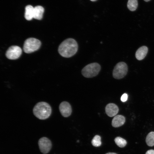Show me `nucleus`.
<instances>
[{
    "label": "nucleus",
    "instance_id": "423d86ee",
    "mask_svg": "<svg viewBox=\"0 0 154 154\" xmlns=\"http://www.w3.org/2000/svg\"><path fill=\"white\" fill-rule=\"evenodd\" d=\"M22 52V49L19 46H12L8 48L6 52L5 55L9 59L15 60L20 56Z\"/></svg>",
    "mask_w": 154,
    "mask_h": 154
},
{
    "label": "nucleus",
    "instance_id": "ddd939ff",
    "mask_svg": "<svg viewBox=\"0 0 154 154\" xmlns=\"http://www.w3.org/2000/svg\"><path fill=\"white\" fill-rule=\"evenodd\" d=\"M34 8V7L30 5L25 7L24 16L27 20L30 21L33 18Z\"/></svg>",
    "mask_w": 154,
    "mask_h": 154
},
{
    "label": "nucleus",
    "instance_id": "aec40b11",
    "mask_svg": "<svg viewBox=\"0 0 154 154\" xmlns=\"http://www.w3.org/2000/svg\"><path fill=\"white\" fill-rule=\"evenodd\" d=\"M106 154H117L114 153H106Z\"/></svg>",
    "mask_w": 154,
    "mask_h": 154
},
{
    "label": "nucleus",
    "instance_id": "6ab92c4d",
    "mask_svg": "<svg viewBox=\"0 0 154 154\" xmlns=\"http://www.w3.org/2000/svg\"><path fill=\"white\" fill-rule=\"evenodd\" d=\"M145 154H154V150L150 149L147 151Z\"/></svg>",
    "mask_w": 154,
    "mask_h": 154
},
{
    "label": "nucleus",
    "instance_id": "4468645a",
    "mask_svg": "<svg viewBox=\"0 0 154 154\" xmlns=\"http://www.w3.org/2000/svg\"><path fill=\"white\" fill-rule=\"evenodd\" d=\"M138 5L137 0H128L127 6L129 10L133 11L136 10Z\"/></svg>",
    "mask_w": 154,
    "mask_h": 154
},
{
    "label": "nucleus",
    "instance_id": "4be33fe9",
    "mask_svg": "<svg viewBox=\"0 0 154 154\" xmlns=\"http://www.w3.org/2000/svg\"><path fill=\"white\" fill-rule=\"evenodd\" d=\"M90 0L92 1H96V0Z\"/></svg>",
    "mask_w": 154,
    "mask_h": 154
},
{
    "label": "nucleus",
    "instance_id": "1a4fd4ad",
    "mask_svg": "<svg viewBox=\"0 0 154 154\" xmlns=\"http://www.w3.org/2000/svg\"><path fill=\"white\" fill-rule=\"evenodd\" d=\"M119 110L118 107L114 103L108 104L105 108L106 113L110 117H112L116 115L118 113Z\"/></svg>",
    "mask_w": 154,
    "mask_h": 154
},
{
    "label": "nucleus",
    "instance_id": "9d476101",
    "mask_svg": "<svg viewBox=\"0 0 154 154\" xmlns=\"http://www.w3.org/2000/svg\"><path fill=\"white\" fill-rule=\"evenodd\" d=\"M125 121V117L121 115H117L113 118L112 122V126L115 127H119L123 125Z\"/></svg>",
    "mask_w": 154,
    "mask_h": 154
},
{
    "label": "nucleus",
    "instance_id": "2eb2a0df",
    "mask_svg": "<svg viewBox=\"0 0 154 154\" xmlns=\"http://www.w3.org/2000/svg\"><path fill=\"white\" fill-rule=\"evenodd\" d=\"M146 142L149 146L154 145V132H151L148 134L146 137Z\"/></svg>",
    "mask_w": 154,
    "mask_h": 154
},
{
    "label": "nucleus",
    "instance_id": "f03ea898",
    "mask_svg": "<svg viewBox=\"0 0 154 154\" xmlns=\"http://www.w3.org/2000/svg\"><path fill=\"white\" fill-rule=\"evenodd\" d=\"M34 115L38 119L44 120L50 116L52 109L50 106L45 102H40L35 106L33 110Z\"/></svg>",
    "mask_w": 154,
    "mask_h": 154
},
{
    "label": "nucleus",
    "instance_id": "dca6fc26",
    "mask_svg": "<svg viewBox=\"0 0 154 154\" xmlns=\"http://www.w3.org/2000/svg\"><path fill=\"white\" fill-rule=\"evenodd\" d=\"M114 141L116 144L121 148L124 147L127 143L125 140L119 137H116L114 139Z\"/></svg>",
    "mask_w": 154,
    "mask_h": 154
},
{
    "label": "nucleus",
    "instance_id": "0eeeda50",
    "mask_svg": "<svg viewBox=\"0 0 154 154\" xmlns=\"http://www.w3.org/2000/svg\"><path fill=\"white\" fill-rule=\"evenodd\" d=\"M38 144L41 152L44 154L48 153L52 147L51 141L46 137L40 138L38 141Z\"/></svg>",
    "mask_w": 154,
    "mask_h": 154
},
{
    "label": "nucleus",
    "instance_id": "412c9836",
    "mask_svg": "<svg viewBox=\"0 0 154 154\" xmlns=\"http://www.w3.org/2000/svg\"><path fill=\"white\" fill-rule=\"evenodd\" d=\"M144 0L146 2H148L150 1L151 0Z\"/></svg>",
    "mask_w": 154,
    "mask_h": 154
},
{
    "label": "nucleus",
    "instance_id": "39448f33",
    "mask_svg": "<svg viewBox=\"0 0 154 154\" xmlns=\"http://www.w3.org/2000/svg\"><path fill=\"white\" fill-rule=\"evenodd\" d=\"M127 71V64L124 62H120L115 66L113 71V76L115 79H120L126 75Z\"/></svg>",
    "mask_w": 154,
    "mask_h": 154
},
{
    "label": "nucleus",
    "instance_id": "6e6552de",
    "mask_svg": "<svg viewBox=\"0 0 154 154\" xmlns=\"http://www.w3.org/2000/svg\"><path fill=\"white\" fill-rule=\"evenodd\" d=\"M59 109L61 115L64 117L70 116L72 112L71 106L67 102H62L60 104Z\"/></svg>",
    "mask_w": 154,
    "mask_h": 154
},
{
    "label": "nucleus",
    "instance_id": "9b49d317",
    "mask_svg": "<svg viewBox=\"0 0 154 154\" xmlns=\"http://www.w3.org/2000/svg\"><path fill=\"white\" fill-rule=\"evenodd\" d=\"M148 51L147 47L143 46L139 48L136 51L135 56L136 59L139 60H143L146 56Z\"/></svg>",
    "mask_w": 154,
    "mask_h": 154
},
{
    "label": "nucleus",
    "instance_id": "a211bd4d",
    "mask_svg": "<svg viewBox=\"0 0 154 154\" xmlns=\"http://www.w3.org/2000/svg\"><path fill=\"white\" fill-rule=\"evenodd\" d=\"M128 96L127 94L124 93L121 97V100L122 102L126 101L127 99Z\"/></svg>",
    "mask_w": 154,
    "mask_h": 154
},
{
    "label": "nucleus",
    "instance_id": "f8f14e48",
    "mask_svg": "<svg viewBox=\"0 0 154 154\" xmlns=\"http://www.w3.org/2000/svg\"><path fill=\"white\" fill-rule=\"evenodd\" d=\"M44 11V9L40 5L35 6L34 8L33 18L38 20H41Z\"/></svg>",
    "mask_w": 154,
    "mask_h": 154
},
{
    "label": "nucleus",
    "instance_id": "20e7f679",
    "mask_svg": "<svg viewBox=\"0 0 154 154\" xmlns=\"http://www.w3.org/2000/svg\"><path fill=\"white\" fill-rule=\"evenodd\" d=\"M41 44L40 41L37 39L33 38H28L25 41L24 44V51L27 53L33 52L38 50Z\"/></svg>",
    "mask_w": 154,
    "mask_h": 154
},
{
    "label": "nucleus",
    "instance_id": "f257e3e1",
    "mask_svg": "<svg viewBox=\"0 0 154 154\" xmlns=\"http://www.w3.org/2000/svg\"><path fill=\"white\" fill-rule=\"evenodd\" d=\"M78 45L76 41L74 39L67 38L59 45L58 51L60 54L65 58H70L74 55L77 52Z\"/></svg>",
    "mask_w": 154,
    "mask_h": 154
},
{
    "label": "nucleus",
    "instance_id": "7ed1b4c3",
    "mask_svg": "<svg viewBox=\"0 0 154 154\" xmlns=\"http://www.w3.org/2000/svg\"><path fill=\"white\" fill-rule=\"evenodd\" d=\"M100 69V64L96 62L92 63L86 66L82 70L81 73L85 77L92 78L97 76Z\"/></svg>",
    "mask_w": 154,
    "mask_h": 154
},
{
    "label": "nucleus",
    "instance_id": "f3484780",
    "mask_svg": "<svg viewBox=\"0 0 154 154\" xmlns=\"http://www.w3.org/2000/svg\"><path fill=\"white\" fill-rule=\"evenodd\" d=\"M101 137L99 135H96L92 140L91 143L92 145L96 147L100 146L101 145Z\"/></svg>",
    "mask_w": 154,
    "mask_h": 154
}]
</instances>
